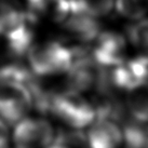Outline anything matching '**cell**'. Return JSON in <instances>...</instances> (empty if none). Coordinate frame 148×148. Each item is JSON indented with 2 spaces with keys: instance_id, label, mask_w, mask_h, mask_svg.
I'll list each match as a JSON object with an SVG mask.
<instances>
[{
  "instance_id": "4",
  "label": "cell",
  "mask_w": 148,
  "mask_h": 148,
  "mask_svg": "<svg viewBox=\"0 0 148 148\" xmlns=\"http://www.w3.org/2000/svg\"><path fill=\"white\" fill-rule=\"evenodd\" d=\"M55 140V131L50 121L30 117L18 121L13 132L16 148H48Z\"/></svg>"
},
{
  "instance_id": "9",
  "label": "cell",
  "mask_w": 148,
  "mask_h": 148,
  "mask_svg": "<svg viewBox=\"0 0 148 148\" xmlns=\"http://www.w3.org/2000/svg\"><path fill=\"white\" fill-rule=\"evenodd\" d=\"M127 109L138 123H148V83L129 92Z\"/></svg>"
},
{
  "instance_id": "2",
  "label": "cell",
  "mask_w": 148,
  "mask_h": 148,
  "mask_svg": "<svg viewBox=\"0 0 148 148\" xmlns=\"http://www.w3.org/2000/svg\"><path fill=\"white\" fill-rule=\"evenodd\" d=\"M27 54L30 69L39 77L66 74L75 58L73 48L54 40L34 43Z\"/></svg>"
},
{
  "instance_id": "8",
  "label": "cell",
  "mask_w": 148,
  "mask_h": 148,
  "mask_svg": "<svg viewBox=\"0 0 148 148\" xmlns=\"http://www.w3.org/2000/svg\"><path fill=\"white\" fill-rule=\"evenodd\" d=\"M61 25L70 37L80 43L94 41L101 34V23L97 17L80 10L69 14Z\"/></svg>"
},
{
  "instance_id": "13",
  "label": "cell",
  "mask_w": 148,
  "mask_h": 148,
  "mask_svg": "<svg viewBox=\"0 0 148 148\" xmlns=\"http://www.w3.org/2000/svg\"><path fill=\"white\" fill-rule=\"evenodd\" d=\"M26 2L28 4V10L38 16L39 13H42L47 10L50 0H26Z\"/></svg>"
},
{
  "instance_id": "15",
  "label": "cell",
  "mask_w": 148,
  "mask_h": 148,
  "mask_svg": "<svg viewBox=\"0 0 148 148\" xmlns=\"http://www.w3.org/2000/svg\"><path fill=\"white\" fill-rule=\"evenodd\" d=\"M48 148H74L73 146H70L68 142L62 140V138H58V140H55L54 143L50 147Z\"/></svg>"
},
{
  "instance_id": "1",
  "label": "cell",
  "mask_w": 148,
  "mask_h": 148,
  "mask_svg": "<svg viewBox=\"0 0 148 148\" xmlns=\"http://www.w3.org/2000/svg\"><path fill=\"white\" fill-rule=\"evenodd\" d=\"M47 111L75 130L91 125L97 117V110L81 93L65 90L49 93Z\"/></svg>"
},
{
  "instance_id": "12",
  "label": "cell",
  "mask_w": 148,
  "mask_h": 148,
  "mask_svg": "<svg viewBox=\"0 0 148 148\" xmlns=\"http://www.w3.org/2000/svg\"><path fill=\"white\" fill-rule=\"evenodd\" d=\"M79 10L95 17L109 14L114 7V0H76Z\"/></svg>"
},
{
  "instance_id": "6",
  "label": "cell",
  "mask_w": 148,
  "mask_h": 148,
  "mask_svg": "<svg viewBox=\"0 0 148 148\" xmlns=\"http://www.w3.org/2000/svg\"><path fill=\"white\" fill-rule=\"evenodd\" d=\"M110 83L122 91L135 90L148 83V58L144 55L125 60L109 73Z\"/></svg>"
},
{
  "instance_id": "11",
  "label": "cell",
  "mask_w": 148,
  "mask_h": 148,
  "mask_svg": "<svg viewBox=\"0 0 148 148\" xmlns=\"http://www.w3.org/2000/svg\"><path fill=\"white\" fill-rule=\"evenodd\" d=\"M127 34L132 45L148 58V20L130 25L127 28Z\"/></svg>"
},
{
  "instance_id": "14",
  "label": "cell",
  "mask_w": 148,
  "mask_h": 148,
  "mask_svg": "<svg viewBox=\"0 0 148 148\" xmlns=\"http://www.w3.org/2000/svg\"><path fill=\"white\" fill-rule=\"evenodd\" d=\"M10 145V133L7 122L0 118V148H9Z\"/></svg>"
},
{
  "instance_id": "10",
  "label": "cell",
  "mask_w": 148,
  "mask_h": 148,
  "mask_svg": "<svg viewBox=\"0 0 148 148\" xmlns=\"http://www.w3.org/2000/svg\"><path fill=\"white\" fill-rule=\"evenodd\" d=\"M116 11L127 20H140L148 12V0H116Z\"/></svg>"
},
{
  "instance_id": "5",
  "label": "cell",
  "mask_w": 148,
  "mask_h": 148,
  "mask_svg": "<svg viewBox=\"0 0 148 148\" xmlns=\"http://www.w3.org/2000/svg\"><path fill=\"white\" fill-rule=\"evenodd\" d=\"M91 55L94 62L101 67H116L125 61L127 41L118 32H103L94 40Z\"/></svg>"
},
{
  "instance_id": "7",
  "label": "cell",
  "mask_w": 148,
  "mask_h": 148,
  "mask_svg": "<svg viewBox=\"0 0 148 148\" xmlns=\"http://www.w3.org/2000/svg\"><path fill=\"white\" fill-rule=\"evenodd\" d=\"M89 148H121L123 131L116 120L106 116H97L86 134Z\"/></svg>"
},
{
  "instance_id": "3",
  "label": "cell",
  "mask_w": 148,
  "mask_h": 148,
  "mask_svg": "<svg viewBox=\"0 0 148 148\" xmlns=\"http://www.w3.org/2000/svg\"><path fill=\"white\" fill-rule=\"evenodd\" d=\"M34 95L27 84L21 82L0 83V118L7 123H17L29 112Z\"/></svg>"
}]
</instances>
